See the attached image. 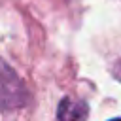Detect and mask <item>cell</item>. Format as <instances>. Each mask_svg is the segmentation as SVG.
<instances>
[{
    "instance_id": "cell-1",
    "label": "cell",
    "mask_w": 121,
    "mask_h": 121,
    "mask_svg": "<svg viewBox=\"0 0 121 121\" xmlns=\"http://www.w3.org/2000/svg\"><path fill=\"white\" fill-rule=\"evenodd\" d=\"M89 106L83 100L78 98H62L57 110L59 121H87Z\"/></svg>"
},
{
    "instance_id": "cell-2",
    "label": "cell",
    "mask_w": 121,
    "mask_h": 121,
    "mask_svg": "<svg viewBox=\"0 0 121 121\" xmlns=\"http://www.w3.org/2000/svg\"><path fill=\"white\" fill-rule=\"evenodd\" d=\"M113 72H115V78L121 81V62H117V64H115V70H113Z\"/></svg>"
},
{
    "instance_id": "cell-3",
    "label": "cell",
    "mask_w": 121,
    "mask_h": 121,
    "mask_svg": "<svg viewBox=\"0 0 121 121\" xmlns=\"http://www.w3.org/2000/svg\"><path fill=\"white\" fill-rule=\"evenodd\" d=\"M110 121H121V119H119V117H117V119H110Z\"/></svg>"
}]
</instances>
